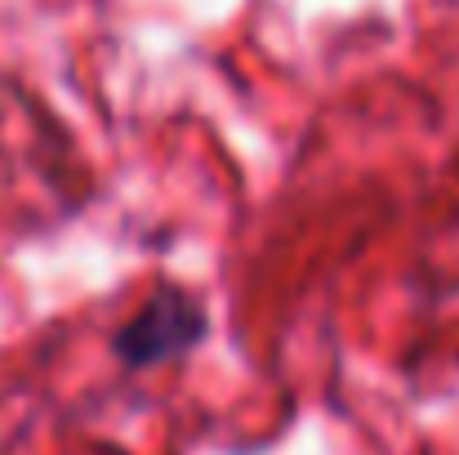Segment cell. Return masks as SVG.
<instances>
[{
    "mask_svg": "<svg viewBox=\"0 0 459 455\" xmlns=\"http://www.w3.org/2000/svg\"><path fill=\"white\" fill-rule=\"evenodd\" d=\"M205 339V303L196 300L192 291L165 282L156 286L148 303L126 317L112 335V353L121 366L130 371H148L160 362H174L183 353H192Z\"/></svg>",
    "mask_w": 459,
    "mask_h": 455,
    "instance_id": "obj_1",
    "label": "cell"
}]
</instances>
